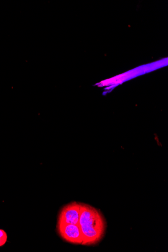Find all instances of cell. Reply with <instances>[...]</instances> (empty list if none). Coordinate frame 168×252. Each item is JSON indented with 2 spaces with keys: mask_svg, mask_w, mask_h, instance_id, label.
<instances>
[{
  "mask_svg": "<svg viewBox=\"0 0 168 252\" xmlns=\"http://www.w3.org/2000/svg\"><path fill=\"white\" fill-rule=\"evenodd\" d=\"M57 232L66 242L75 245H82L83 237L79 224L57 222Z\"/></svg>",
  "mask_w": 168,
  "mask_h": 252,
  "instance_id": "cell-2",
  "label": "cell"
},
{
  "mask_svg": "<svg viewBox=\"0 0 168 252\" xmlns=\"http://www.w3.org/2000/svg\"><path fill=\"white\" fill-rule=\"evenodd\" d=\"M78 224L82 234V245H97L104 236L106 228L105 220L99 210L90 205L80 203Z\"/></svg>",
  "mask_w": 168,
  "mask_h": 252,
  "instance_id": "cell-1",
  "label": "cell"
},
{
  "mask_svg": "<svg viewBox=\"0 0 168 252\" xmlns=\"http://www.w3.org/2000/svg\"><path fill=\"white\" fill-rule=\"evenodd\" d=\"M80 215V202H73L67 204L61 210L58 222L78 224Z\"/></svg>",
  "mask_w": 168,
  "mask_h": 252,
  "instance_id": "cell-3",
  "label": "cell"
},
{
  "mask_svg": "<svg viewBox=\"0 0 168 252\" xmlns=\"http://www.w3.org/2000/svg\"><path fill=\"white\" fill-rule=\"evenodd\" d=\"M7 239L8 235L7 233L2 229H0V247L5 245Z\"/></svg>",
  "mask_w": 168,
  "mask_h": 252,
  "instance_id": "cell-4",
  "label": "cell"
}]
</instances>
